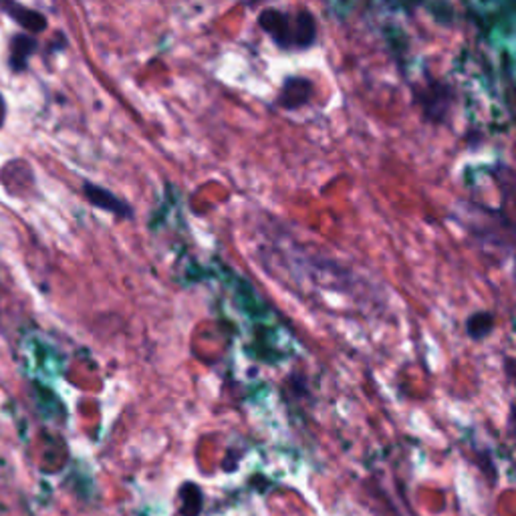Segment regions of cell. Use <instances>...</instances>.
I'll return each instance as SVG.
<instances>
[{"label": "cell", "instance_id": "obj_5", "mask_svg": "<svg viewBox=\"0 0 516 516\" xmlns=\"http://www.w3.org/2000/svg\"><path fill=\"white\" fill-rule=\"evenodd\" d=\"M37 38L33 35H14L11 38V49H9V65L14 73L25 71L29 61L37 53Z\"/></svg>", "mask_w": 516, "mask_h": 516}, {"label": "cell", "instance_id": "obj_1", "mask_svg": "<svg viewBox=\"0 0 516 516\" xmlns=\"http://www.w3.org/2000/svg\"><path fill=\"white\" fill-rule=\"evenodd\" d=\"M258 27L284 51H307L317 43V21L309 11L265 9L258 14Z\"/></svg>", "mask_w": 516, "mask_h": 516}, {"label": "cell", "instance_id": "obj_3", "mask_svg": "<svg viewBox=\"0 0 516 516\" xmlns=\"http://www.w3.org/2000/svg\"><path fill=\"white\" fill-rule=\"evenodd\" d=\"M0 11H3L6 17H11L14 22H17V25H21L30 35L43 33V30L47 29L45 14L29 9V6L17 3V0H0Z\"/></svg>", "mask_w": 516, "mask_h": 516}, {"label": "cell", "instance_id": "obj_2", "mask_svg": "<svg viewBox=\"0 0 516 516\" xmlns=\"http://www.w3.org/2000/svg\"><path fill=\"white\" fill-rule=\"evenodd\" d=\"M315 85L311 79L307 77H287L279 91V97H276V106L287 111H295L305 107L309 101L313 99Z\"/></svg>", "mask_w": 516, "mask_h": 516}, {"label": "cell", "instance_id": "obj_4", "mask_svg": "<svg viewBox=\"0 0 516 516\" xmlns=\"http://www.w3.org/2000/svg\"><path fill=\"white\" fill-rule=\"evenodd\" d=\"M83 194H85L87 200H89L93 206H97V208H101V210L111 212V214H115V216H122V218L131 216L130 206H127L123 200H119L115 194H111L109 190H106V188L95 186V184H91V182H85Z\"/></svg>", "mask_w": 516, "mask_h": 516}]
</instances>
